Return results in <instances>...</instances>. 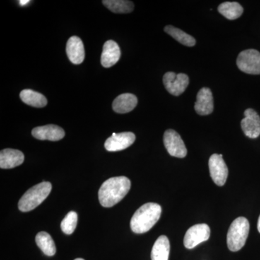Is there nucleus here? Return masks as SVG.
I'll return each instance as SVG.
<instances>
[{"label": "nucleus", "mask_w": 260, "mask_h": 260, "mask_svg": "<svg viewBox=\"0 0 260 260\" xmlns=\"http://www.w3.org/2000/svg\"><path fill=\"white\" fill-rule=\"evenodd\" d=\"M66 52L72 63L81 64L85 59V48L81 39L78 37H70L67 43Z\"/></svg>", "instance_id": "15"}, {"label": "nucleus", "mask_w": 260, "mask_h": 260, "mask_svg": "<svg viewBox=\"0 0 260 260\" xmlns=\"http://www.w3.org/2000/svg\"><path fill=\"white\" fill-rule=\"evenodd\" d=\"M120 56L121 51L119 45L114 41H107L103 47L101 62L104 68H111L118 62Z\"/></svg>", "instance_id": "14"}, {"label": "nucleus", "mask_w": 260, "mask_h": 260, "mask_svg": "<svg viewBox=\"0 0 260 260\" xmlns=\"http://www.w3.org/2000/svg\"><path fill=\"white\" fill-rule=\"evenodd\" d=\"M170 242L166 236H160L155 241L151 251L152 260H169Z\"/></svg>", "instance_id": "18"}, {"label": "nucleus", "mask_w": 260, "mask_h": 260, "mask_svg": "<svg viewBox=\"0 0 260 260\" xmlns=\"http://www.w3.org/2000/svg\"><path fill=\"white\" fill-rule=\"evenodd\" d=\"M257 229L258 231H259V232L260 233V215L259 217V219H258Z\"/></svg>", "instance_id": "26"}, {"label": "nucleus", "mask_w": 260, "mask_h": 260, "mask_svg": "<svg viewBox=\"0 0 260 260\" xmlns=\"http://www.w3.org/2000/svg\"><path fill=\"white\" fill-rule=\"evenodd\" d=\"M210 229L207 224H197L188 229L184 236V244L186 249H193L200 243L209 239Z\"/></svg>", "instance_id": "8"}, {"label": "nucleus", "mask_w": 260, "mask_h": 260, "mask_svg": "<svg viewBox=\"0 0 260 260\" xmlns=\"http://www.w3.org/2000/svg\"><path fill=\"white\" fill-rule=\"evenodd\" d=\"M102 3L110 11L119 14L132 13L135 8L133 2L127 0H104Z\"/></svg>", "instance_id": "22"}, {"label": "nucleus", "mask_w": 260, "mask_h": 260, "mask_svg": "<svg viewBox=\"0 0 260 260\" xmlns=\"http://www.w3.org/2000/svg\"><path fill=\"white\" fill-rule=\"evenodd\" d=\"M210 177L215 184L222 186L226 182L229 169L221 154H213L209 159Z\"/></svg>", "instance_id": "9"}, {"label": "nucleus", "mask_w": 260, "mask_h": 260, "mask_svg": "<svg viewBox=\"0 0 260 260\" xmlns=\"http://www.w3.org/2000/svg\"><path fill=\"white\" fill-rule=\"evenodd\" d=\"M164 85L169 93L175 96H179L185 91L189 83V77L184 73L176 74L169 72L164 75Z\"/></svg>", "instance_id": "7"}, {"label": "nucleus", "mask_w": 260, "mask_h": 260, "mask_svg": "<svg viewBox=\"0 0 260 260\" xmlns=\"http://www.w3.org/2000/svg\"><path fill=\"white\" fill-rule=\"evenodd\" d=\"M239 69L246 74L260 75V52L255 49L242 51L237 57Z\"/></svg>", "instance_id": "5"}, {"label": "nucleus", "mask_w": 260, "mask_h": 260, "mask_svg": "<svg viewBox=\"0 0 260 260\" xmlns=\"http://www.w3.org/2000/svg\"><path fill=\"white\" fill-rule=\"evenodd\" d=\"M218 12L230 20L240 18L244 13L242 5L236 2H225L218 6Z\"/></svg>", "instance_id": "20"}, {"label": "nucleus", "mask_w": 260, "mask_h": 260, "mask_svg": "<svg viewBox=\"0 0 260 260\" xmlns=\"http://www.w3.org/2000/svg\"><path fill=\"white\" fill-rule=\"evenodd\" d=\"M75 260H85V259H82V258H77V259H75Z\"/></svg>", "instance_id": "27"}, {"label": "nucleus", "mask_w": 260, "mask_h": 260, "mask_svg": "<svg viewBox=\"0 0 260 260\" xmlns=\"http://www.w3.org/2000/svg\"><path fill=\"white\" fill-rule=\"evenodd\" d=\"M20 97L23 103L27 105L35 108L45 107L47 104V98L39 92L30 89H25L20 93Z\"/></svg>", "instance_id": "19"}, {"label": "nucleus", "mask_w": 260, "mask_h": 260, "mask_svg": "<svg viewBox=\"0 0 260 260\" xmlns=\"http://www.w3.org/2000/svg\"><path fill=\"white\" fill-rule=\"evenodd\" d=\"M213 97L211 90L208 88L200 89L197 95L194 109L199 115L205 116L213 112Z\"/></svg>", "instance_id": "13"}, {"label": "nucleus", "mask_w": 260, "mask_h": 260, "mask_svg": "<svg viewBox=\"0 0 260 260\" xmlns=\"http://www.w3.org/2000/svg\"><path fill=\"white\" fill-rule=\"evenodd\" d=\"M249 232V220L239 217L233 221L227 234V245L229 250L238 251L245 245Z\"/></svg>", "instance_id": "4"}, {"label": "nucleus", "mask_w": 260, "mask_h": 260, "mask_svg": "<svg viewBox=\"0 0 260 260\" xmlns=\"http://www.w3.org/2000/svg\"><path fill=\"white\" fill-rule=\"evenodd\" d=\"M77 223H78V214L74 211H70L61 221V231L67 235H70L75 232Z\"/></svg>", "instance_id": "24"}, {"label": "nucleus", "mask_w": 260, "mask_h": 260, "mask_svg": "<svg viewBox=\"0 0 260 260\" xmlns=\"http://www.w3.org/2000/svg\"><path fill=\"white\" fill-rule=\"evenodd\" d=\"M161 210V207L157 203H146L140 207L130 221L132 231L138 234L148 232L158 221Z\"/></svg>", "instance_id": "2"}, {"label": "nucleus", "mask_w": 260, "mask_h": 260, "mask_svg": "<svg viewBox=\"0 0 260 260\" xmlns=\"http://www.w3.org/2000/svg\"><path fill=\"white\" fill-rule=\"evenodd\" d=\"M28 3H30V1H23V0H21V1H20V5H25L26 4H28Z\"/></svg>", "instance_id": "25"}, {"label": "nucleus", "mask_w": 260, "mask_h": 260, "mask_svg": "<svg viewBox=\"0 0 260 260\" xmlns=\"http://www.w3.org/2000/svg\"><path fill=\"white\" fill-rule=\"evenodd\" d=\"M32 135L38 140L58 141L64 138L65 133L60 126L48 124L34 128L32 130Z\"/></svg>", "instance_id": "12"}, {"label": "nucleus", "mask_w": 260, "mask_h": 260, "mask_svg": "<svg viewBox=\"0 0 260 260\" xmlns=\"http://www.w3.org/2000/svg\"><path fill=\"white\" fill-rule=\"evenodd\" d=\"M244 116L241 122L243 132L248 138L255 139L260 135V116L252 109H246Z\"/></svg>", "instance_id": "11"}, {"label": "nucleus", "mask_w": 260, "mask_h": 260, "mask_svg": "<svg viewBox=\"0 0 260 260\" xmlns=\"http://www.w3.org/2000/svg\"><path fill=\"white\" fill-rule=\"evenodd\" d=\"M138 104V98L131 93L121 94L116 98L112 104L113 109L118 114L132 112Z\"/></svg>", "instance_id": "17"}, {"label": "nucleus", "mask_w": 260, "mask_h": 260, "mask_svg": "<svg viewBox=\"0 0 260 260\" xmlns=\"http://www.w3.org/2000/svg\"><path fill=\"white\" fill-rule=\"evenodd\" d=\"M131 181L126 177L110 178L103 183L99 191L100 204L104 208H112L119 203L129 192Z\"/></svg>", "instance_id": "1"}, {"label": "nucleus", "mask_w": 260, "mask_h": 260, "mask_svg": "<svg viewBox=\"0 0 260 260\" xmlns=\"http://www.w3.org/2000/svg\"><path fill=\"white\" fill-rule=\"evenodd\" d=\"M136 137L130 132L121 133H113L110 138L105 142L106 150L109 152L120 151L129 148L134 143Z\"/></svg>", "instance_id": "10"}, {"label": "nucleus", "mask_w": 260, "mask_h": 260, "mask_svg": "<svg viewBox=\"0 0 260 260\" xmlns=\"http://www.w3.org/2000/svg\"><path fill=\"white\" fill-rule=\"evenodd\" d=\"M164 30L182 45L190 47H194L196 44V41H195L194 37L186 34L185 32L183 31L180 29L173 26V25H167L164 28Z\"/></svg>", "instance_id": "23"}, {"label": "nucleus", "mask_w": 260, "mask_h": 260, "mask_svg": "<svg viewBox=\"0 0 260 260\" xmlns=\"http://www.w3.org/2000/svg\"><path fill=\"white\" fill-rule=\"evenodd\" d=\"M51 187V183L48 181H43L32 186L20 198L18 203L19 210L25 213L35 209L47 199L50 194Z\"/></svg>", "instance_id": "3"}, {"label": "nucleus", "mask_w": 260, "mask_h": 260, "mask_svg": "<svg viewBox=\"0 0 260 260\" xmlns=\"http://www.w3.org/2000/svg\"><path fill=\"white\" fill-rule=\"evenodd\" d=\"M23 153L15 149L7 148L0 153V167L3 169H13L21 165L24 161Z\"/></svg>", "instance_id": "16"}, {"label": "nucleus", "mask_w": 260, "mask_h": 260, "mask_svg": "<svg viewBox=\"0 0 260 260\" xmlns=\"http://www.w3.org/2000/svg\"><path fill=\"white\" fill-rule=\"evenodd\" d=\"M36 242L41 250L47 256H52L56 254V246L54 240L47 232H39L36 237Z\"/></svg>", "instance_id": "21"}, {"label": "nucleus", "mask_w": 260, "mask_h": 260, "mask_svg": "<svg viewBox=\"0 0 260 260\" xmlns=\"http://www.w3.org/2000/svg\"><path fill=\"white\" fill-rule=\"evenodd\" d=\"M164 143L168 153L176 158H183L187 154V150L180 135L175 130L168 129L164 135Z\"/></svg>", "instance_id": "6"}]
</instances>
